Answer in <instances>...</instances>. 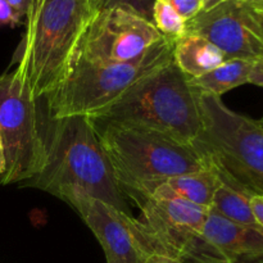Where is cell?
<instances>
[{"label": "cell", "mask_w": 263, "mask_h": 263, "mask_svg": "<svg viewBox=\"0 0 263 263\" xmlns=\"http://www.w3.org/2000/svg\"><path fill=\"white\" fill-rule=\"evenodd\" d=\"M25 185L68 204L79 197H90L131 215L89 117H48L45 162Z\"/></svg>", "instance_id": "1"}, {"label": "cell", "mask_w": 263, "mask_h": 263, "mask_svg": "<svg viewBox=\"0 0 263 263\" xmlns=\"http://www.w3.org/2000/svg\"><path fill=\"white\" fill-rule=\"evenodd\" d=\"M97 10L89 0H31L15 72L33 99H44L73 69Z\"/></svg>", "instance_id": "2"}, {"label": "cell", "mask_w": 263, "mask_h": 263, "mask_svg": "<svg viewBox=\"0 0 263 263\" xmlns=\"http://www.w3.org/2000/svg\"><path fill=\"white\" fill-rule=\"evenodd\" d=\"M90 120L145 127L184 144H192L202 128L198 91L174 59Z\"/></svg>", "instance_id": "3"}, {"label": "cell", "mask_w": 263, "mask_h": 263, "mask_svg": "<svg viewBox=\"0 0 263 263\" xmlns=\"http://www.w3.org/2000/svg\"><path fill=\"white\" fill-rule=\"evenodd\" d=\"M91 123L125 195L151 182L202 171L210 166L193 144L139 126Z\"/></svg>", "instance_id": "4"}, {"label": "cell", "mask_w": 263, "mask_h": 263, "mask_svg": "<svg viewBox=\"0 0 263 263\" xmlns=\"http://www.w3.org/2000/svg\"><path fill=\"white\" fill-rule=\"evenodd\" d=\"M174 41L164 37L128 63L79 61L66 80L44 98L49 118H92L127 94L136 84L172 61Z\"/></svg>", "instance_id": "5"}, {"label": "cell", "mask_w": 263, "mask_h": 263, "mask_svg": "<svg viewBox=\"0 0 263 263\" xmlns=\"http://www.w3.org/2000/svg\"><path fill=\"white\" fill-rule=\"evenodd\" d=\"M202 128L193 146L252 195H263V125L198 92Z\"/></svg>", "instance_id": "6"}, {"label": "cell", "mask_w": 263, "mask_h": 263, "mask_svg": "<svg viewBox=\"0 0 263 263\" xmlns=\"http://www.w3.org/2000/svg\"><path fill=\"white\" fill-rule=\"evenodd\" d=\"M14 71L0 76V136L5 172L0 184H25L41 171L46 156L48 113Z\"/></svg>", "instance_id": "7"}, {"label": "cell", "mask_w": 263, "mask_h": 263, "mask_svg": "<svg viewBox=\"0 0 263 263\" xmlns=\"http://www.w3.org/2000/svg\"><path fill=\"white\" fill-rule=\"evenodd\" d=\"M139 221L153 240L157 257L180 263H228L203 236L210 210L182 199L146 198L136 203Z\"/></svg>", "instance_id": "8"}, {"label": "cell", "mask_w": 263, "mask_h": 263, "mask_svg": "<svg viewBox=\"0 0 263 263\" xmlns=\"http://www.w3.org/2000/svg\"><path fill=\"white\" fill-rule=\"evenodd\" d=\"M163 39L153 22L130 8L105 7L90 23L79 59L92 63H128L141 58Z\"/></svg>", "instance_id": "9"}, {"label": "cell", "mask_w": 263, "mask_h": 263, "mask_svg": "<svg viewBox=\"0 0 263 263\" xmlns=\"http://www.w3.org/2000/svg\"><path fill=\"white\" fill-rule=\"evenodd\" d=\"M69 205L98 239L107 263H149L157 257L152 238L131 215L90 197L76 198Z\"/></svg>", "instance_id": "10"}, {"label": "cell", "mask_w": 263, "mask_h": 263, "mask_svg": "<svg viewBox=\"0 0 263 263\" xmlns=\"http://www.w3.org/2000/svg\"><path fill=\"white\" fill-rule=\"evenodd\" d=\"M185 33L207 39L229 59L258 61L263 58V39L248 8L226 0L186 22Z\"/></svg>", "instance_id": "11"}, {"label": "cell", "mask_w": 263, "mask_h": 263, "mask_svg": "<svg viewBox=\"0 0 263 263\" xmlns=\"http://www.w3.org/2000/svg\"><path fill=\"white\" fill-rule=\"evenodd\" d=\"M203 236L228 263H263V234L210 210Z\"/></svg>", "instance_id": "12"}, {"label": "cell", "mask_w": 263, "mask_h": 263, "mask_svg": "<svg viewBox=\"0 0 263 263\" xmlns=\"http://www.w3.org/2000/svg\"><path fill=\"white\" fill-rule=\"evenodd\" d=\"M218 184H220V177L217 170L210 163V166L202 171L176 175L151 182L128 197L135 203L146 198L182 199L210 210Z\"/></svg>", "instance_id": "13"}, {"label": "cell", "mask_w": 263, "mask_h": 263, "mask_svg": "<svg viewBox=\"0 0 263 263\" xmlns=\"http://www.w3.org/2000/svg\"><path fill=\"white\" fill-rule=\"evenodd\" d=\"M172 59L190 80H194L221 66L226 57L207 39L185 33L174 41Z\"/></svg>", "instance_id": "14"}, {"label": "cell", "mask_w": 263, "mask_h": 263, "mask_svg": "<svg viewBox=\"0 0 263 263\" xmlns=\"http://www.w3.org/2000/svg\"><path fill=\"white\" fill-rule=\"evenodd\" d=\"M216 170L220 177V184L213 195L210 210L231 222L254 229L263 234V229L257 222L251 207V198L253 195L222 171L218 168Z\"/></svg>", "instance_id": "15"}, {"label": "cell", "mask_w": 263, "mask_h": 263, "mask_svg": "<svg viewBox=\"0 0 263 263\" xmlns=\"http://www.w3.org/2000/svg\"><path fill=\"white\" fill-rule=\"evenodd\" d=\"M252 64V61L229 59L208 73L190 80V84L198 92L221 98L225 92L248 84Z\"/></svg>", "instance_id": "16"}, {"label": "cell", "mask_w": 263, "mask_h": 263, "mask_svg": "<svg viewBox=\"0 0 263 263\" xmlns=\"http://www.w3.org/2000/svg\"><path fill=\"white\" fill-rule=\"evenodd\" d=\"M152 22L164 37L177 40L185 35L186 21L166 0H156L152 10Z\"/></svg>", "instance_id": "17"}, {"label": "cell", "mask_w": 263, "mask_h": 263, "mask_svg": "<svg viewBox=\"0 0 263 263\" xmlns=\"http://www.w3.org/2000/svg\"><path fill=\"white\" fill-rule=\"evenodd\" d=\"M185 21L197 17L200 12L204 10V4L202 0H166Z\"/></svg>", "instance_id": "18"}, {"label": "cell", "mask_w": 263, "mask_h": 263, "mask_svg": "<svg viewBox=\"0 0 263 263\" xmlns=\"http://www.w3.org/2000/svg\"><path fill=\"white\" fill-rule=\"evenodd\" d=\"M154 3H156V0H108L105 7L123 5V7L130 8L131 10L152 22V10H153Z\"/></svg>", "instance_id": "19"}, {"label": "cell", "mask_w": 263, "mask_h": 263, "mask_svg": "<svg viewBox=\"0 0 263 263\" xmlns=\"http://www.w3.org/2000/svg\"><path fill=\"white\" fill-rule=\"evenodd\" d=\"M21 15L10 7L7 0H0V26H14L21 23Z\"/></svg>", "instance_id": "20"}, {"label": "cell", "mask_w": 263, "mask_h": 263, "mask_svg": "<svg viewBox=\"0 0 263 263\" xmlns=\"http://www.w3.org/2000/svg\"><path fill=\"white\" fill-rule=\"evenodd\" d=\"M248 84L257 85L263 87V58L254 61L252 64L251 72H249Z\"/></svg>", "instance_id": "21"}, {"label": "cell", "mask_w": 263, "mask_h": 263, "mask_svg": "<svg viewBox=\"0 0 263 263\" xmlns=\"http://www.w3.org/2000/svg\"><path fill=\"white\" fill-rule=\"evenodd\" d=\"M251 207L257 222L263 229V195H253L251 198Z\"/></svg>", "instance_id": "22"}, {"label": "cell", "mask_w": 263, "mask_h": 263, "mask_svg": "<svg viewBox=\"0 0 263 263\" xmlns=\"http://www.w3.org/2000/svg\"><path fill=\"white\" fill-rule=\"evenodd\" d=\"M249 10V14H251L252 20L256 23L257 28H258L259 33H261L263 39V9H257V8H251L248 5H246Z\"/></svg>", "instance_id": "23"}, {"label": "cell", "mask_w": 263, "mask_h": 263, "mask_svg": "<svg viewBox=\"0 0 263 263\" xmlns=\"http://www.w3.org/2000/svg\"><path fill=\"white\" fill-rule=\"evenodd\" d=\"M7 2L9 3L10 7H12L21 17H23V15H26V13H27L31 0H7Z\"/></svg>", "instance_id": "24"}, {"label": "cell", "mask_w": 263, "mask_h": 263, "mask_svg": "<svg viewBox=\"0 0 263 263\" xmlns=\"http://www.w3.org/2000/svg\"><path fill=\"white\" fill-rule=\"evenodd\" d=\"M244 5H248L251 8H257V9H263V0H236Z\"/></svg>", "instance_id": "25"}, {"label": "cell", "mask_w": 263, "mask_h": 263, "mask_svg": "<svg viewBox=\"0 0 263 263\" xmlns=\"http://www.w3.org/2000/svg\"><path fill=\"white\" fill-rule=\"evenodd\" d=\"M5 172V156H4V148H3L2 136H0V176H3Z\"/></svg>", "instance_id": "26"}, {"label": "cell", "mask_w": 263, "mask_h": 263, "mask_svg": "<svg viewBox=\"0 0 263 263\" xmlns=\"http://www.w3.org/2000/svg\"><path fill=\"white\" fill-rule=\"evenodd\" d=\"M90 4H91V7L94 8L97 12H99L100 9H103V8L105 7V4L108 3V0H89Z\"/></svg>", "instance_id": "27"}, {"label": "cell", "mask_w": 263, "mask_h": 263, "mask_svg": "<svg viewBox=\"0 0 263 263\" xmlns=\"http://www.w3.org/2000/svg\"><path fill=\"white\" fill-rule=\"evenodd\" d=\"M203 4H204V10L211 9V8L216 7V5L221 4L222 2H226V0H202Z\"/></svg>", "instance_id": "28"}, {"label": "cell", "mask_w": 263, "mask_h": 263, "mask_svg": "<svg viewBox=\"0 0 263 263\" xmlns=\"http://www.w3.org/2000/svg\"><path fill=\"white\" fill-rule=\"evenodd\" d=\"M149 263H180L179 261H175V259L171 258H164V257H154L152 258Z\"/></svg>", "instance_id": "29"}, {"label": "cell", "mask_w": 263, "mask_h": 263, "mask_svg": "<svg viewBox=\"0 0 263 263\" xmlns=\"http://www.w3.org/2000/svg\"><path fill=\"white\" fill-rule=\"evenodd\" d=\"M261 123H262V125H263V120H262V121H261Z\"/></svg>", "instance_id": "30"}]
</instances>
